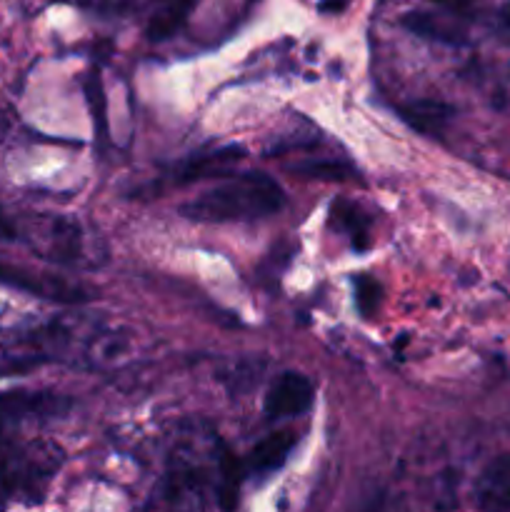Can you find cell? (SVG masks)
Returning <instances> with one entry per match:
<instances>
[{
	"mask_svg": "<svg viewBox=\"0 0 510 512\" xmlns=\"http://www.w3.org/2000/svg\"><path fill=\"white\" fill-rule=\"evenodd\" d=\"M285 205V193L263 173H243L198 198L180 205V215L193 223H248L270 218Z\"/></svg>",
	"mask_w": 510,
	"mask_h": 512,
	"instance_id": "cell-1",
	"label": "cell"
},
{
	"mask_svg": "<svg viewBox=\"0 0 510 512\" xmlns=\"http://www.w3.org/2000/svg\"><path fill=\"white\" fill-rule=\"evenodd\" d=\"M58 465L60 450L55 445L0 438V505L40 498Z\"/></svg>",
	"mask_w": 510,
	"mask_h": 512,
	"instance_id": "cell-2",
	"label": "cell"
},
{
	"mask_svg": "<svg viewBox=\"0 0 510 512\" xmlns=\"http://www.w3.org/2000/svg\"><path fill=\"white\" fill-rule=\"evenodd\" d=\"M68 408L70 400L50 390H8V393H0V425L55 418Z\"/></svg>",
	"mask_w": 510,
	"mask_h": 512,
	"instance_id": "cell-3",
	"label": "cell"
},
{
	"mask_svg": "<svg viewBox=\"0 0 510 512\" xmlns=\"http://www.w3.org/2000/svg\"><path fill=\"white\" fill-rule=\"evenodd\" d=\"M313 400L315 388L310 378H305L303 373H295V370H285L265 395V418H295V415H303L305 410H310Z\"/></svg>",
	"mask_w": 510,
	"mask_h": 512,
	"instance_id": "cell-4",
	"label": "cell"
},
{
	"mask_svg": "<svg viewBox=\"0 0 510 512\" xmlns=\"http://www.w3.org/2000/svg\"><path fill=\"white\" fill-rule=\"evenodd\" d=\"M0 283L8 288L23 290V293L38 295V298L55 300V303H83L88 295L75 285L65 283L60 278H50V275H38L33 270L18 268V265L0 263Z\"/></svg>",
	"mask_w": 510,
	"mask_h": 512,
	"instance_id": "cell-5",
	"label": "cell"
},
{
	"mask_svg": "<svg viewBox=\"0 0 510 512\" xmlns=\"http://www.w3.org/2000/svg\"><path fill=\"white\" fill-rule=\"evenodd\" d=\"M475 505L490 512H510V453L495 455L475 480Z\"/></svg>",
	"mask_w": 510,
	"mask_h": 512,
	"instance_id": "cell-6",
	"label": "cell"
},
{
	"mask_svg": "<svg viewBox=\"0 0 510 512\" xmlns=\"http://www.w3.org/2000/svg\"><path fill=\"white\" fill-rule=\"evenodd\" d=\"M43 233L45 235H40V238L48 240V243H43V255L58 260V263H80V258L85 255V248L83 230H80L78 223H73L68 218H53L48 223V230H43Z\"/></svg>",
	"mask_w": 510,
	"mask_h": 512,
	"instance_id": "cell-7",
	"label": "cell"
},
{
	"mask_svg": "<svg viewBox=\"0 0 510 512\" xmlns=\"http://www.w3.org/2000/svg\"><path fill=\"white\" fill-rule=\"evenodd\" d=\"M298 445V435L293 430H278V433H270L268 438L260 440L248 455V470L250 473H273L278 470L285 460L290 458L293 448Z\"/></svg>",
	"mask_w": 510,
	"mask_h": 512,
	"instance_id": "cell-8",
	"label": "cell"
},
{
	"mask_svg": "<svg viewBox=\"0 0 510 512\" xmlns=\"http://www.w3.org/2000/svg\"><path fill=\"white\" fill-rule=\"evenodd\" d=\"M400 25L405 30H410L418 38H428L435 40V43H445V45H463L465 43V33L463 28H458L450 20L440 18V15L425 13V10H410L400 18Z\"/></svg>",
	"mask_w": 510,
	"mask_h": 512,
	"instance_id": "cell-9",
	"label": "cell"
},
{
	"mask_svg": "<svg viewBox=\"0 0 510 512\" xmlns=\"http://www.w3.org/2000/svg\"><path fill=\"white\" fill-rule=\"evenodd\" d=\"M398 113L400 118H403L410 128L418 130V133L438 135L440 130L448 128L455 110L450 108V105L440 103V100H413V103L403 105Z\"/></svg>",
	"mask_w": 510,
	"mask_h": 512,
	"instance_id": "cell-10",
	"label": "cell"
},
{
	"mask_svg": "<svg viewBox=\"0 0 510 512\" xmlns=\"http://www.w3.org/2000/svg\"><path fill=\"white\" fill-rule=\"evenodd\" d=\"M195 5H198V0H163L148 20V28H145L148 38L160 43V40H168L170 35L178 33Z\"/></svg>",
	"mask_w": 510,
	"mask_h": 512,
	"instance_id": "cell-11",
	"label": "cell"
},
{
	"mask_svg": "<svg viewBox=\"0 0 510 512\" xmlns=\"http://www.w3.org/2000/svg\"><path fill=\"white\" fill-rule=\"evenodd\" d=\"M243 158V150L240 148H223L215 150L210 155H198V158H190L188 163L180 165L178 175H175V183H193V180L208 178V175H218L225 173L230 165H235L238 160Z\"/></svg>",
	"mask_w": 510,
	"mask_h": 512,
	"instance_id": "cell-12",
	"label": "cell"
},
{
	"mask_svg": "<svg viewBox=\"0 0 510 512\" xmlns=\"http://www.w3.org/2000/svg\"><path fill=\"white\" fill-rule=\"evenodd\" d=\"M330 218L350 238L355 250H368L370 248V223L368 215L358 208V205L348 203V200H335L330 208Z\"/></svg>",
	"mask_w": 510,
	"mask_h": 512,
	"instance_id": "cell-13",
	"label": "cell"
},
{
	"mask_svg": "<svg viewBox=\"0 0 510 512\" xmlns=\"http://www.w3.org/2000/svg\"><path fill=\"white\" fill-rule=\"evenodd\" d=\"M380 303H383V288L375 278L370 275H358L355 278V305H358L360 315L363 318H370L380 310Z\"/></svg>",
	"mask_w": 510,
	"mask_h": 512,
	"instance_id": "cell-14",
	"label": "cell"
},
{
	"mask_svg": "<svg viewBox=\"0 0 510 512\" xmlns=\"http://www.w3.org/2000/svg\"><path fill=\"white\" fill-rule=\"evenodd\" d=\"M293 173L308 175V178L318 180H353L355 170L345 163H335V160H328V163H303L295 165Z\"/></svg>",
	"mask_w": 510,
	"mask_h": 512,
	"instance_id": "cell-15",
	"label": "cell"
},
{
	"mask_svg": "<svg viewBox=\"0 0 510 512\" xmlns=\"http://www.w3.org/2000/svg\"><path fill=\"white\" fill-rule=\"evenodd\" d=\"M430 3L445 8L453 15H463V18H473V15H478L480 8V0H430Z\"/></svg>",
	"mask_w": 510,
	"mask_h": 512,
	"instance_id": "cell-16",
	"label": "cell"
},
{
	"mask_svg": "<svg viewBox=\"0 0 510 512\" xmlns=\"http://www.w3.org/2000/svg\"><path fill=\"white\" fill-rule=\"evenodd\" d=\"M353 0H320V10L325 13H343Z\"/></svg>",
	"mask_w": 510,
	"mask_h": 512,
	"instance_id": "cell-17",
	"label": "cell"
},
{
	"mask_svg": "<svg viewBox=\"0 0 510 512\" xmlns=\"http://www.w3.org/2000/svg\"><path fill=\"white\" fill-rule=\"evenodd\" d=\"M13 238H18V230H15V225L10 223V220L3 215V210H0V240H13Z\"/></svg>",
	"mask_w": 510,
	"mask_h": 512,
	"instance_id": "cell-18",
	"label": "cell"
},
{
	"mask_svg": "<svg viewBox=\"0 0 510 512\" xmlns=\"http://www.w3.org/2000/svg\"><path fill=\"white\" fill-rule=\"evenodd\" d=\"M498 25H500V33H503L505 38L510 40V3H505L503 8H500V15H498Z\"/></svg>",
	"mask_w": 510,
	"mask_h": 512,
	"instance_id": "cell-19",
	"label": "cell"
}]
</instances>
